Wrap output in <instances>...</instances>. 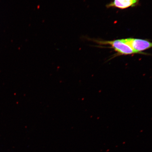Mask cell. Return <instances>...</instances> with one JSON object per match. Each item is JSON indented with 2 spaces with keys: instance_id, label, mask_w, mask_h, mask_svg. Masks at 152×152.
I'll return each mask as SVG.
<instances>
[{
  "instance_id": "6da1fadb",
  "label": "cell",
  "mask_w": 152,
  "mask_h": 152,
  "mask_svg": "<svg viewBox=\"0 0 152 152\" xmlns=\"http://www.w3.org/2000/svg\"><path fill=\"white\" fill-rule=\"evenodd\" d=\"M95 42L102 45H109L119 55H128L138 54L121 39L113 41L95 40Z\"/></svg>"
},
{
  "instance_id": "7a4b0ae2",
  "label": "cell",
  "mask_w": 152,
  "mask_h": 152,
  "mask_svg": "<svg viewBox=\"0 0 152 152\" xmlns=\"http://www.w3.org/2000/svg\"><path fill=\"white\" fill-rule=\"evenodd\" d=\"M121 40L138 54H145V53L142 52V51L152 48V42L147 40L130 38L121 39Z\"/></svg>"
},
{
  "instance_id": "3957f363",
  "label": "cell",
  "mask_w": 152,
  "mask_h": 152,
  "mask_svg": "<svg viewBox=\"0 0 152 152\" xmlns=\"http://www.w3.org/2000/svg\"><path fill=\"white\" fill-rule=\"evenodd\" d=\"M139 0H114L113 2L107 5L108 7H115L125 9L134 6Z\"/></svg>"
}]
</instances>
